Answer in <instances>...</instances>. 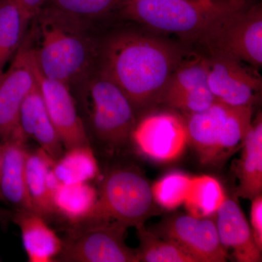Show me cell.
Wrapping results in <instances>:
<instances>
[{"label": "cell", "mask_w": 262, "mask_h": 262, "mask_svg": "<svg viewBox=\"0 0 262 262\" xmlns=\"http://www.w3.org/2000/svg\"><path fill=\"white\" fill-rule=\"evenodd\" d=\"M18 122L27 137L34 139L39 148L55 161L64 152V147L48 114L38 83L24 99Z\"/></svg>", "instance_id": "obj_17"}, {"label": "cell", "mask_w": 262, "mask_h": 262, "mask_svg": "<svg viewBox=\"0 0 262 262\" xmlns=\"http://www.w3.org/2000/svg\"><path fill=\"white\" fill-rule=\"evenodd\" d=\"M28 21L35 18L48 0H14Z\"/></svg>", "instance_id": "obj_29"}, {"label": "cell", "mask_w": 262, "mask_h": 262, "mask_svg": "<svg viewBox=\"0 0 262 262\" xmlns=\"http://www.w3.org/2000/svg\"><path fill=\"white\" fill-rule=\"evenodd\" d=\"M208 71L207 57L183 58L170 75L160 103L186 115L209 107L216 100L208 87Z\"/></svg>", "instance_id": "obj_11"}, {"label": "cell", "mask_w": 262, "mask_h": 262, "mask_svg": "<svg viewBox=\"0 0 262 262\" xmlns=\"http://www.w3.org/2000/svg\"><path fill=\"white\" fill-rule=\"evenodd\" d=\"M37 83V64L33 49L20 46L9 68L0 77V140L20 126L22 103Z\"/></svg>", "instance_id": "obj_12"}, {"label": "cell", "mask_w": 262, "mask_h": 262, "mask_svg": "<svg viewBox=\"0 0 262 262\" xmlns=\"http://www.w3.org/2000/svg\"><path fill=\"white\" fill-rule=\"evenodd\" d=\"M12 220L20 229L24 249L31 262L56 261L63 239L51 228L47 220L32 211H14Z\"/></svg>", "instance_id": "obj_18"}, {"label": "cell", "mask_w": 262, "mask_h": 262, "mask_svg": "<svg viewBox=\"0 0 262 262\" xmlns=\"http://www.w3.org/2000/svg\"><path fill=\"white\" fill-rule=\"evenodd\" d=\"M28 138L19 126L0 143V194L14 211H32L26 181Z\"/></svg>", "instance_id": "obj_15"}, {"label": "cell", "mask_w": 262, "mask_h": 262, "mask_svg": "<svg viewBox=\"0 0 262 262\" xmlns=\"http://www.w3.org/2000/svg\"><path fill=\"white\" fill-rule=\"evenodd\" d=\"M123 0H48L52 6L80 18L103 16L120 10Z\"/></svg>", "instance_id": "obj_27"}, {"label": "cell", "mask_w": 262, "mask_h": 262, "mask_svg": "<svg viewBox=\"0 0 262 262\" xmlns=\"http://www.w3.org/2000/svg\"><path fill=\"white\" fill-rule=\"evenodd\" d=\"M215 214V225L223 247L232 250L237 261H261V251L255 242L251 227L237 202L226 198Z\"/></svg>", "instance_id": "obj_16"}, {"label": "cell", "mask_w": 262, "mask_h": 262, "mask_svg": "<svg viewBox=\"0 0 262 262\" xmlns=\"http://www.w3.org/2000/svg\"><path fill=\"white\" fill-rule=\"evenodd\" d=\"M0 162H1V151H0ZM0 201H2L1 194H0Z\"/></svg>", "instance_id": "obj_32"}, {"label": "cell", "mask_w": 262, "mask_h": 262, "mask_svg": "<svg viewBox=\"0 0 262 262\" xmlns=\"http://www.w3.org/2000/svg\"><path fill=\"white\" fill-rule=\"evenodd\" d=\"M28 23L14 0H0V77L20 48Z\"/></svg>", "instance_id": "obj_23"}, {"label": "cell", "mask_w": 262, "mask_h": 262, "mask_svg": "<svg viewBox=\"0 0 262 262\" xmlns=\"http://www.w3.org/2000/svg\"><path fill=\"white\" fill-rule=\"evenodd\" d=\"M127 228L117 222L97 220L72 225L56 261L138 262L137 251L125 244Z\"/></svg>", "instance_id": "obj_7"}, {"label": "cell", "mask_w": 262, "mask_h": 262, "mask_svg": "<svg viewBox=\"0 0 262 262\" xmlns=\"http://www.w3.org/2000/svg\"><path fill=\"white\" fill-rule=\"evenodd\" d=\"M137 229L140 239V247L136 250L138 262H196L175 241L160 238L146 231L143 226Z\"/></svg>", "instance_id": "obj_25"}, {"label": "cell", "mask_w": 262, "mask_h": 262, "mask_svg": "<svg viewBox=\"0 0 262 262\" xmlns=\"http://www.w3.org/2000/svg\"><path fill=\"white\" fill-rule=\"evenodd\" d=\"M155 203L151 187L140 171L133 167H115L101 181L88 220L114 221L139 228L155 213Z\"/></svg>", "instance_id": "obj_5"}, {"label": "cell", "mask_w": 262, "mask_h": 262, "mask_svg": "<svg viewBox=\"0 0 262 262\" xmlns=\"http://www.w3.org/2000/svg\"><path fill=\"white\" fill-rule=\"evenodd\" d=\"M245 1L227 0H123L124 16L153 32L174 34L202 44Z\"/></svg>", "instance_id": "obj_3"}, {"label": "cell", "mask_w": 262, "mask_h": 262, "mask_svg": "<svg viewBox=\"0 0 262 262\" xmlns=\"http://www.w3.org/2000/svg\"><path fill=\"white\" fill-rule=\"evenodd\" d=\"M210 51L229 55L253 67L262 65L261 5H246L229 15L212 33L205 44Z\"/></svg>", "instance_id": "obj_8"}, {"label": "cell", "mask_w": 262, "mask_h": 262, "mask_svg": "<svg viewBox=\"0 0 262 262\" xmlns=\"http://www.w3.org/2000/svg\"><path fill=\"white\" fill-rule=\"evenodd\" d=\"M251 208V231L255 242L262 251V196L253 198Z\"/></svg>", "instance_id": "obj_28"}, {"label": "cell", "mask_w": 262, "mask_h": 262, "mask_svg": "<svg viewBox=\"0 0 262 262\" xmlns=\"http://www.w3.org/2000/svg\"><path fill=\"white\" fill-rule=\"evenodd\" d=\"M37 76L38 85L48 114L64 149L91 145L89 134L77 113L69 84L45 77L38 70L37 66Z\"/></svg>", "instance_id": "obj_14"}, {"label": "cell", "mask_w": 262, "mask_h": 262, "mask_svg": "<svg viewBox=\"0 0 262 262\" xmlns=\"http://www.w3.org/2000/svg\"><path fill=\"white\" fill-rule=\"evenodd\" d=\"M130 143L150 159L168 163L178 159L188 144L185 120L168 112L148 115L136 122Z\"/></svg>", "instance_id": "obj_10"}, {"label": "cell", "mask_w": 262, "mask_h": 262, "mask_svg": "<svg viewBox=\"0 0 262 262\" xmlns=\"http://www.w3.org/2000/svg\"><path fill=\"white\" fill-rule=\"evenodd\" d=\"M208 84L216 101L234 106H253L261 91V78L229 55L210 51Z\"/></svg>", "instance_id": "obj_9"}, {"label": "cell", "mask_w": 262, "mask_h": 262, "mask_svg": "<svg viewBox=\"0 0 262 262\" xmlns=\"http://www.w3.org/2000/svg\"><path fill=\"white\" fill-rule=\"evenodd\" d=\"M164 237L175 241L196 262H224L227 250L221 244L215 220L192 215L173 217L162 227Z\"/></svg>", "instance_id": "obj_13"}, {"label": "cell", "mask_w": 262, "mask_h": 262, "mask_svg": "<svg viewBox=\"0 0 262 262\" xmlns=\"http://www.w3.org/2000/svg\"><path fill=\"white\" fill-rule=\"evenodd\" d=\"M5 215V212L3 211V210L0 209V219H3Z\"/></svg>", "instance_id": "obj_30"}, {"label": "cell", "mask_w": 262, "mask_h": 262, "mask_svg": "<svg viewBox=\"0 0 262 262\" xmlns=\"http://www.w3.org/2000/svg\"><path fill=\"white\" fill-rule=\"evenodd\" d=\"M253 108L215 101L203 111L186 115L188 144L202 163L218 165L243 145L253 120Z\"/></svg>", "instance_id": "obj_4"}, {"label": "cell", "mask_w": 262, "mask_h": 262, "mask_svg": "<svg viewBox=\"0 0 262 262\" xmlns=\"http://www.w3.org/2000/svg\"><path fill=\"white\" fill-rule=\"evenodd\" d=\"M55 160L44 150H29L26 181L33 211L48 220L54 215L50 173Z\"/></svg>", "instance_id": "obj_20"}, {"label": "cell", "mask_w": 262, "mask_h": 262, "mask_svg": "<svg viewBox=\"0 0 262 262\" xmlns=\"http://www.w3.org/2000/svg\"><path fill=\"white\" fill-rule=\"evenodd\" d=\"M36 17L39 45L32 49L40 73L67 84L85 77L94 63L96 48L82 18L52 5L43 8Z\"/></svg>", "instance_id": "obj_2"}, {"label": "cell", "mask_w": 262, "mask_h": 262, "mask_svg": "<svg viewBox=\"0 0 262 262\" xmlns=\"http://www.w3.org/2000/svg\"><path fill=\"white\" fill-rule=\"evenodd\" d=\"M226 198L220 182L214 177L205 175L192 178L184 203L189 215L198 218H208L215 214Z\"/></svg>", "instance_id": "obj_24"}, {"label": "cell", "mask_w": 262, "mask_h": 262, "mask_svg": "<svg viewBox=\"0 0 262 262\" xmlns=\"http://www.w3.org/2000/svg\"><path fill=\"white\" fill-rule=\"evenodd\" d=\"M237 168L238 193L244 198L253 200L262 192V118L253 120L244 144Z\"/></svg>", "instance_id": "obj_19"}, {"label": "cell", "mask_w": 262, "mask_h": 262, "mask_svg": "<svg viewBox=\"0 0 262 262\" xmlns=\"http://www.w3.org/2000/svg\"><path fill=\"white\" fill-rule=\"evenodd\" d=\"M84 103L90 126L96 140L110 152L130 143L136 124V112L122 90L101 72L89 80Z\"/></svg>", "instance_id": "obj_6"}, {"label": "cell", "mask_w": 262, "mask_h": 262, "mask_svg": "<svg viewBox=\"0 0 262 262\" xmlns=\"http://www.w3.org/2000/svg\"><path fill=\"white\" fill-rule=\"evenodd\" d=\"M192 177L181 172L165 175L151 187L156 204L165 209L173 210L184 204Z\"/></svg>", "instance_id": "obj_26"}, {"label": "cell", "mask_w": 262, "mask_h": 262, "mask_svg": "<svg viewBox=\"0 0 262 262\" xmlns=\"http://www.w3.org/2000/svg\"><path fill=\"white\" fill-rule=\"evenodd\" d=\"M227 1L243 2L246 1V0H227Z\"/></svg>", "instance_id": "obj_31"}, {"label": "cell", "mask_w": 262, "mask_h": 262, "mask_svg": "<svg viewBox=\"0 0 262 262\" xmlns=\"http://www.w3.org/2000/svg\"><path fill=\"white\" fill-rule=\"evenodd\" d=\"M101 54L100 72L122 90L135 112L160 103L170 75L184 58L173 43L134 31L108 38Z\"/></svg>", "instance_id": "obj_1"}, {"label": "cell", "mask_w": 262, "mask_h": 262, "mask_svg": "<svg viewBox=\"0 0 262 262\" xmlns=\"http://www.w3.org/2000/svg\"><path fill=\"white\" fill-rule=\"evenodd\" d=\"M98 190L90 182L61 184L52 195L53 209L71 226L87 220L94 211Z\"/></svg>", "instance_id": "obj_21"}, {"label": "cell", "mask_w": 262, "mask_h": 262, "mask_svg": "<svg viewBox=\"0 0 262 262\" xmlns=\"http://www.w3.org/2000/svg\"><path fill=\"white\" fill-rule=\"evenodd\" d=\"M53 170L62 184L90 182L99 174V167L91 145L65 149L54 161Z\"/></svg>", "instance_id": "obj_22"}]
</instances>
